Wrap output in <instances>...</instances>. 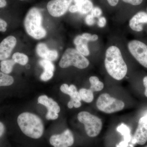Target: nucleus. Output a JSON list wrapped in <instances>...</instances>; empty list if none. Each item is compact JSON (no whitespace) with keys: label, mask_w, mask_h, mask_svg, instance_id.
Masks as SVG:
<instances>
[{"label":"nucleus","mask_w":147,"mask_h":147,"mask_svg":"<svg viewBox=\"0 0 147 147\" xmlns=\"http://www.w3.org/2000/svg\"><path fill=\"white\" fill-rule=\"evenodd\" d=\"M104 65L108 74L117 81H121L128 71L122 52L118 46L111 45L105 50Z\"/></svg>","instance_id":"obj_1"},{"label":"nucleus","mask_w":147,"mask_h":147,"mask_svg":"<svg viewBox=\"0 0 147 147\" xmlns=\"http://www.w3.org/2000/svg\"><path fill=\"white\" fill-rule=\"evenodd\" d=\"M17 123L21 131L28 137L38 139L44 132V127L41 119L33 113L25 112L20 114Z\"/></svg>","instance_id":"obj_2"},{"label":"nucleus","mask_w":147,"mask_h":147,"mask_svg":"<svg viewBox=\"0 0 147 147\" xmlns=\"http://www.w3.org/2000/svg\"><path fill=\"white\" fill-rule=\"evenodd\" d=\"M42 13L38 8L33 7L29 10L24 20V27L27 33L33 38L42 39L47 34L42 26Z\"/></svg>","instance_id":"obj_3"},{"label":"nucleus","mask_w":147,"mask_h":147,"mask_svg":"<svg viewBox=\"0 0 147 147\" xmlns=\"http://www.w3.org/2000/svg\"><path fill=\"white\" fill-rule=\"evenodd\" d=\"M59 65L63 68L73 66L80 69H84L89 66L90 61L76 49L69 48L64 53Z\"/></svg>","instance_id":"obj_4"},{"label":"nucleus","mask_w":147,"mask_h":147,"mask_svg":"<svg viewBox=\"0 0 147 147\" xmlns=\"http://www.w3.org/2000/svg\"><path fill=\"white\" fill-rule=\"evenodd\" d=\"M127 47L130 56L147 69V40L142 38L131 40L127 42Z\"/></svg>","instance_id":"obj_5"},{"label":"nucleus","mask_w":147,"mask_h":147,"mask_svg":"<svg viewBox=\"0 0 147 147\" xmlns=\"http://www.w3.org/2000/svg\"><path fill=\"white\" fill-rule=\"evenodd\" d=\"M77 118L84 124L85 131L90 137H96L101 131L102 123L101 119L87 111H82L78 114Z\"/></svg>","instance_id":"obj_6"},{"label":"nucleus","mask_w":147,"mask_h":147,"mask_svg":"<svg viewBox=\"0 0 147 147\" xmlns=\"http://www.w3.org/2000/svg\"><path fill=\"white\" fill-rule=\"evenodd\" d=\"M96 106L101 112L106 114H112L123 110L125 105L122 100L112 97L109 94L105 93L98 98Z\"/></svg>","instance_id":"obj_7"},{"label":"nucleus","mask_w":147,"mask_h":147,"mask_svg":"<svg viewBox=\"0 0 147 147\" xmlns=\"http://www.w3.org/2000/svg\"><path fill=\"white\" fill-rule=\"evenodd\" d=\"M128 26L133 32L136 34L143 33L147 26V12L140 11L135 13L129 19Z\"/></svg>","instance_id":"obj_8"},{"label":"nucleus","mask_w":147,"mask_h":147,"mask_svg":"<svg viewBox=\"0 0 147 147\" xmlns=\"http://www.w3.org/2000/svg\"><path fill=\"white\" fill-rule=\"evenodd\" d=\"M72 0H52L47 4V9L51 16L59 17L63 16L68 10Z\"/></svg>","instance_id":"obj_9"},{"label":"nucleus","mask_w":147,"mask_h":147,"mask_svg":"<svg viewBox=\"0 0 147 147\" xmlns=\"http://www.w3.org/2000/svg\"><path fill=\"white\" fill-rule=\"evenodd\" d=\"M74 139L71 130L67 129L61 134L52 135L50 144L54 147H69L73 145Z\"/></svg>","instance_id":"obj_10"},{"label":"nucleus","mask_w":147,"mask_h":147,"mask_svg":"<svg viewBox=\"0 0 147 147\" xmlns=\"http://www.w3.org/2000/svg\"><path fill=\"white\" fill-rule=\"evenodd\" d=\"M147 141V115L139 119L132 142L139 145H144Z\"/></svg>","instance_id":"obj_11"},{"label":"nucleus","mask_w":147,"mask_h":147,"mask_svg":"<svg viewBox=\"0 0 147 147\" xmlns=\"http://www.w3.org/2000/svg\"><path fill=\"white\" fill-rule=\"evenodd\" d=\"M17 40L15 37L9 36L0 43V61L5 60L10 57Z\"/></svg>","instance_id":"obj_12"},{"label":"nucleus","mask_w":147,"mask_h":147,"mask_svg":"<svg viewBox=\"0 0 147 147\" xmlns=\"http://www.w3.org/2000/svg\"><path fill=\"white\" fill-rule=\"evenodd\" d=\"M37 54L43 59L50 61H55L57 59L58 53L56 50H50L44 43H38L36 47Z\"/></svg>","instance_id":"obj_13"},{"label":"nucleus","mask_w":147,"mask_h":147,"mask_svg":"<svg viewBox=\"0 0 147 147\" xmlns=\"http://www.w3.org/2000/svg\"><path fill=\"white\" fill-rule=\"evenodd\" d=\"M89 41L84 39L82 35L76 36L74 40V43L76 46V49L79 53L85 57H88L90 55L88 47Z\"/></svg>","instance_id":"obj_14"},{"label":"nucleus","mask_w":147,"mask_h":147,"mask_svg":"<svg viewBox=\"0 0 147 147\" xmlns=\"http://www.w3.org/2000/svg\"><path fill=\"white\" fill-rule=\"evenodd\" d=\"M40 104L44 105L47 108V111H53L59 113L60 112L61 108L57 103L52 98L47 97L45 95L40 96L38 99Z\"/></svg>","instance_id":"obj_15"},{"label":"nucleus","mask_w":147,"mask_h":147,"mask_svg":"<svg viewBox=\"0 0 147 147\" xmlns=\"http://www.w3.org/2000/svg\"><path fill=\"white\" fill-rule=\"evenodd\" d=\"M60 90L64 94L70 96V100L80 101L82 100L79 92L74 85H71L69 86L67 84H63L61 86Z\"/></svg>","instance_id":"obj_16"},{"label":"nucleus","mask_w":147,"mask_h":147,"mask_svg":"<svg viewBox=\"0 0 147 147\" xmlns=\"http://www.w3.org/2000/svg\"><path fill=\"white\" fill-rule=\"evenodd\" d=\"M89 82L90 83V87L89 89L92 92L100 91L104 88V84L99 80V78L97 76H90L89 78Z\"/></svg>","instance_id":"obj_17"},{"label":"nucleus","mask_w":147,"mask_h":147,"mask_svg":"<svg viewBox=\"0 0 147 147\" xmlns=\"http://www.w3.org/2000/svg\"><path fill=\"white\" fill-rule=\"evenodd\" d=\"M79 95L82 100L87 103L92 102L94 98L93 92L88 89L82 88L79 91Z\"/></svg>","instance_id":"obj_18"},{"label":"nucleus","mask_w":147,"mask_h":147,"mask_svg":"<svg viewBox=\"0 0 147 147\" xmlns=\"http://www.w3.org/2000/svg\"><path fill=\"white\" fill-rule=\"evenodd\" d=\"M78 7V12L81 14H85L89 13L93 8L92 3L89 0L84 1L79 3L75 4Z\"/></svg>","instance_id":"obj_19"},{"label":"nucleus","mask_w":147,"mask_h":147,"mask_svg":"<svg viewBox=\"0 0 147 147\" xmlns=\"http://www.w3.org/2000/svg\"><path fill=\"white\" fill-rule=\"evenodd\" d=\"M16 63L13 59L5 60L2 61L0 63L1 71L6 74H9L13 70V67Z\"/></svg>","instance_id":"obj_20"},{"label":"nucleus","mask_w":147,"mask_h":147,"mask_svg":"<svg viewBox=\"0 0 147 147\" xmlns=\"http://www.w3.org/2000/svg\"><path fill=\"white\" fill-rule=\"evenodd\" d=\"M13 82L14 79L12 76L0 71V87L11 86Z\"/></svg>","instance_id":"obj_21"},{"label":"nucleus","mask_w":147,"mask_h":147,"mask_svg":"<svg viewBox=\"0 0 147 147\" xmlns=\"http://www.w3.org/2000/svg\"><path fill=\"white\" fill-rule=\"evenodd\" d=\"M12 59L16 63H18L22 65H26L28 62V56L23 53H16L12 56Z\"/></svg>","instance_id":"obj_22"},{"label":"nucleus","mask_w":147,"mask_h":147,"mask_svg":"<svg viewBox=\"0 0 147 147\" xmlns=\"http://www.w3.org/2000/svg\"><path fill=\"white\" fill-rule=\"evenodd\" d=\"M117 131L123 136L125 142L128 143L131 140L130 130L128 127L125 124H121L117 128Z\"/></svg>","instance_id":"obj_23"},{"label":"nucleus","mask_w":147,"mask_h":147,"mask_svg":"<svg viewBox=\"0 0 147 147\" xmlns=\"http://www.w3.org/2000/svg\"><path fill=\"white\" fill-rule=\"evenodd\" d=\"M40 65L44 69L45 72H54L55 70V66L52 61L47 60H40L39 61Z\"/></svg>","instance_id":"obj_24"},{"label":"nucleus","mask_w":147,"mask_h":147,"mask_svg":"<svg viewBox=\"0 0 147 147\" xmlns=\"http://www.w3.org/2000/svg\"><path fill=\"white\" fill-rule=\"evenodd\" d=\"M82 36L88 41H96L98 39V36L97 34H91L89 33H84L82 34Z\"/></svg>","instance_id":"obj_25"},{"label":"nucleus","mask_w":147,"mask_h":147,"mask_svg":"<svg viewBox=\"0 0 147 147\" xmlns=\"http://www.w3.org/2000/svg\"><path fill=\"white\" fill-rule=\"evenodd\" d=\"M91 11V14L94 18H99L102 15V10L98 7H93Z\"/></svg>","instance_id":"obj_26"},{"label":"nucleus","mask_w":147,"mask_h":147,"mask_svg":"<svg viewBox=\"0 0 147 147\" xmlns=\"http://www.w3.org/2000/svg\"><path fill=\"white\" fill-rule=\"evenodd\" d=\"M85 23L88 26H92L95 23V18L92 16L91 14H88L85 18Z\"/></svg>","instance_id":"obj_27"},{"label":"nucleus","mask_w":147,"mask_h":147,"mask_svg":"<svg viewBox=\"0 0 147 147\" xmlns=\"http://www.w3.org/2000/svg\"><path fill=\"white\" fill-rule=\"evenodd\" d=\"M45 117L47 120H55L59 117V115L53 111H47Z\"/></svg>","instance_id":"obj_28"},{"label":"nucleus","mask_w":147,"mask_h":147,"mask_svg":"<svg viewBox=\"0 0 147 147\" xmlns=\"http://www.w3.org/2000/svg\"><path fill=\"white\" fill-rule=\"evenodd\" d=\"M123 1L126 3L129 4L131 5L139 6L141 5L144 1V0H122Z\"/></svg>","instance_id":"obj_29"},{"label":"nucleus","mask_w":147,"mask_h":147,"mask_svg":"<svg viewBox=\"0 0 147 147\" xmlns=\"http://www.w3.org/2000/svg\"><path fill=\"white\" fill-rule=\"evenodd\" d=\"M107 24V20L105 17L101 16L98 18L97 22L98 26L100 28H104Z\"/></svg>","instance_id":"obj_30"},{"label":"nucleus","mask_w":147,"mask_h":147,"mask_svg":"<svg viewBox=\"0 0 147 147\" xmlns=\"http://www.w3.org/2000/svg\"><path fill=\"white\" fill-rule=\"evenodd\" d=\"M7 26V22L0 18V32H5L6 31Z\"/></svg>","instance_id":"obj_31"},{"label":"nucleus","mask_w":147,"mask_h":147,"mask_svg":"<svg viewBox=\"0 0 147 147\" xmlns=\"http://www.w3.org/2000/svg\"><path fill=\"white\" fill-rule=\"evenodd\" d=\"M143 83L144 87H145V90L144 92L145 95L147 97V75L145 76L143 79Z\"/></svg>","instance_id":"obj_32"},{"label":"nucleus","mask_w":147,"mask_h":147,"mask_svg":"<svg viewBox=\"0 0 147 147\" xmlns=\"http://www.w3.org/2000/svg\"><path fill=\"white\" fill-rule=\"evenodd\" d=\"M69 11L71 13H75V12H78V7L76 4L75 5L71 6L69 8Z\"/></svg>","instance_id":"obj_33"},{"label":"nucleus","mask_w":147,"mask_h":147,"mask_svg":"<svg viewBox=\"0 0 147 147\" xmlns=\"http://www.w3.org/2000/svg\"><path fill=\"white\" fill-rule=\"evenodd\" d=\"M110 6L112 7L116 6L118 3L119 0H107Z\"/></svg>","instance_id":"obj_34"},{"label":"nucleus","mask_w":147,"mask_h":147,"mask_svg":"<svg viewBox=\"0 0 147 147\" xmlns=\"http://www.w3.org/2000/svg\"><path fill=\"white\" fill-rule=\"evenodd\" d=\"M71 100L73 103L74 107L75 108H79L82 106V102L80 101H76V100Z\"/></svg>","instance_id":"obj_35"},{"label":"nucleus","mask_w":147,"mask_h":147,"mask_svg":"<svg viewBox=\"0 0 147 147\" xmlns=\"http://www.w3.org/2000/svg\"><path fill=\"white\" fill-rule=\"evenodd\" d=\"M5 131V126L3 124L0 122V137H1Z\"/></svg>","instance_id":"obj_36"},{"label":"nucleus","mask_w":147,"mask_h":147,"mask_svg":"<svg viewBox=\"0 0 147 147\" xmlns=\"http://www.w3.org/2000/svg\"><path fill=\"white\" fill-rule=\"evenodd\" d=\"M7 1L6 0H0V8L5 7L7 5Z\"/></svg>","instance_id":"obj_37"},{"label":"nucleus","mask_w":147,"mask_h":147,"mask_svg":"<svg viewBox=\"0 0 147 147\" xmlns=\"http://www.w3.org/2000/svg\"><path fill=\"white\" fill-rule=\"evenodd\" d=\"M127 145H128V143L124 141L123 142H121L117 146V147H127Z\"/></svg>","instance_id":"obj_38"},{"label":"nucleus","mask_w":147,"mask_h":147,"mask_svg":"<svg viewBox=\"0 0 147 147\" xmlns=\"http://www.w3.org/2000/svg\"><path fill=\"white\" fill-rule=\"evenodd\" d=\"M67 106H68V108H69V109H72L73 108V103H72L71 100H70L69 101L68 103H67Z\"/></svg>","instance_id":"obj_39"},{"label":"nucleus","mask_w":147,"mask_h":147,"mask_svg":"<svg viewBox=\"0 0 147 147\" xmlns=\"http://www.w3.org/2000/svg\"><path fill=\"white\" fill-rule=\"evenodd\" d=\"M74 2L76 4L79 3H82L84 1H86V0H74Z\"/></svg>","instance_id":"obj_40"},{"label":"nucleus","mask_w":147,"mask_h":147,"mask_svg":"<svg viewBox=\"0 0 147 147\" xmlns=\"http://www.w3.org/2000/svg\"><path fill=\"white\" fill-rule=\"evenodd\" d=\"M147 147V146H146V147Z\"/></svg>","instance_id":"obj_41"},{"label":"nucleus","mask_w":147,"mask_h":147,"mask_svg":"<svg viewBox=\"0 0 147 147\" xmlns=\"http://www.w3.org/2000/svg\"><path fill=\"white\" fill-rule=\"evenodd\" d=\"M21 1H24V0H21Z\"/></svg>","instance_id":"obj_42"},{"label":"nucleus","mask_w":147,"mask_h":147,"mask_svg":"<svg viewBox=\"0 0 147 147\" xmlns=\"http://www.w3.org/2000/svg\"></svg>","instance_id":"obj_43"}]
</instances>
